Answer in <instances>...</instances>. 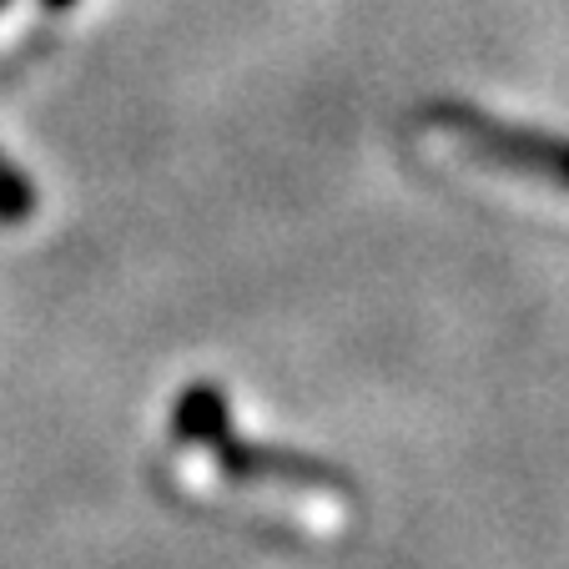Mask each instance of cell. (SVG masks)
Listing matches in <instances>:
<instances>
[{
  "label": "cell",
  "mask_w": 569,
  "mask_h": 569,
  "mask_svg": "<svg viewBox=\"0 0 569 569\" xmlns=\"http://www.w3.org/2000/svg\"><path fill=\"white\" fill-rule=\"evenodd\" d=\"M36 217V187L31 177L0 151V222H31Z\"/></svg>",
  "instance_id": "3957f363"
},
{
  "label": "cell",
  "mask_w": 569,
  "mask_h": 569,
  "mask_svg": "<svg viewBox=\"0 0 569 569\" xmlns=\"http://www.w3.org/2000/svg\"><path fill=\"white\" fill-rule=\"evenodd\" d=\"M46 6H51V11H71L76 0H46Z\"/></svg>",
  "instance_id": "277c9868"
},
{
  "label": "cell",
  "mask_w": 569,
  "mask_h": 569,
  "mask_svg": "<svg viewBox=\"0 0 569 569\" xmlns=\"http://www.w3.org/2000/svg\"><path fill=\"white\" fill-rule=\"evenodd\" d=\"M419 121L449 131L459 151H469L473 161H489L509 177H529V182H545L555 192H569V137H559V131L499 121L469 101H423Z\"/></svg>",
  "instance_id": "7a4b0ae2"
},
{
  "label": "cell",
  "mask_w": 569,
  "mask_h": 569,
  "mask_svg": "<svg viewBox=\"0 0 569 569\" xmlns=\"http://www.w3.org/2000/svg\"><path fill=\"white\" fill-rule=\"evenodd\" d=\"M172 433L187 449L212 453L217 473L232 483H288V489H318V495L333 489V495H348V479L333 463L312 459V453L278 449V443L237 439L227 393L217 383H207V378L182 388V398H177V409H172Z\"/></svg>",
  "instance_id": "6da1fadb"
}]
</instances>
